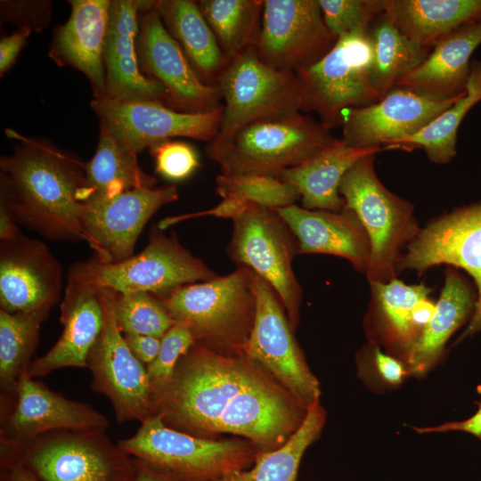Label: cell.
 <instances>
[{"mask_svg": "<svg viewBox=\"0 0 481 481\" xmlns=\"http://www.w3.org/2000/svg\"><path fill=\"white\" fill-rule=\"evenodd\" d=\"M372 46L368 32L337 39L313 65L298 71L301 110L314 112L330 130L341 126L344 112L378 102L371 80Z\"/></svg>", "mask_w": 481, "mask_h": 481, "instance_id": "9", "label": "cell"}, {"mask_svg": "<svg viewBox=\"0 0 481 481\" xmlns=\"http://www.w3.org/2000/svg\"><path fill=\"white\" fill-rule=\"evenodd\" d=\"M157 178L139 166L137 154L121 146L111 134L100 125L95 152L86 162L85 186L81 202L91 198H110L141 188H153Z\"/></svg>", "mask_w": 481, "mask_h": 481, "instance_id": "32", "label": "cell"}, {"mask_svg": "<svg viewBox=\"0 0 481 481\" xmlns=\"http://www.w3.org/2000/svg\"><path fill=\"white\" fill-rule=\"evenodd\" d=\"M159 298L174 322L190 330L195 344L243 355L257 304L255 273L249 268L238 266L229 274L180 286Z\"/></svg>", "mask_w": 481, "mask_h": 481, "instance_id": "3", "label": "cell"}, {"mask_svg": "<svg viewBox=\"0 0 481 481\" xmlns=\"http://www.w3.org/2000/svg\"><path fill=\"white\" fill-rule=\"evenodd\" d=\"M133 355L143 364L148 365L158 355L161 338L138 334H123Z\"/></svg>", "mask_w": 481, "mask_h": 481, "instance_id": "47", "label": "cell"}, {"mask_svg": "<svg viewBox=\"0 0 481 481\" xmlns=\"http://www.w3.org/2000/svg\"><path fill=\"white\" fill-rule=\"evenodd\" d=\"M118 444L176 481H214L245 469L257 455L246 443L195 436L167 426L157 415L141 422L134 436Z\"/></svg>", "mask_w": 481, "mask_h": 481, "instance_id": "7", "label": "cell"}, {"mask_svg": "<svg viewBox=\"0 0 481 481\" xmlns=\"http://www.w3.org/2000/svg\"><path fill=\"white\" fill-rule=\"evenodd\" d=\"M477 404L478 409L476 413L465 420L446 422L435 427L414 428V430L419 434L463 431L481 439V401L477 402Z\"/></svg>", "mask_w": 481, "mask_h": 481, "instance_id": "48", "label": "cell"}, {"mask_svg": "<svg viewBox=\"0 0 481 481\" xmlns=\"http://www.w3.org/2000/svg\"><path fill=\"white\" fill-rule=\"evenodd\" d=\"M32 29L27 27L19 28L16 31L0 40V76L9 71L20 51L25 46Z\"/></svg>", "mask_w": 481, "mask_h": 481, "instance_id": "45", "label": "cell"}, {"mask_svg": "<svg viewBox=\"0 0 481 481\" xmlns=\"http://www.w3.org/2000/svg\"><path fill=\"white\" fill-rule=\"evenodd\" d=\"M68 276L117 293L145 291L162 297L180 286L210 281L218 275L184 248L175 234L167 236L154 224L140 253L113 264H103L93 255L75 262Z\"/></svg>", "mask_w": 481, "mask_h": 481, "instance_id": "8", "label": "cell"}, {"mask_svg": "<svg viewBox=\"0 0 481 481\" xmlns=\"http://www.w3.org/2000/svg\"><path fill=\"white\" fill-rule=\"evenodd\" d=\"M385 12L409 39L431 48L449 33L481 20V0H385Z\"/></svg>", "mask_w": 481, "mask_h": 481, "instance_id": "29", "label": "cell"}, {"mask_svg": "<svg viewBox=\"0 0 481 481\" xmlns=\"http://www.w3.org/2000/svg\"><path fill=\"white\" fill-rule=\"evenodd\" d=\"M1 410V444L24 443L55 430H106L108 419L88 404L70 400L23 373Z\"/></svg>", "mask_w": 481, "mask_h": 481, "instance_id": "20", "label": "cell"}, {"mask_svg": "<svg viewBox=\"0 0 481 481\" xmlns=\"http://www.w3.org/2000/svg\"><path fill=\"white\" fill-rule=\"evenodd\" d=\"M337 39L318 0H265L257 44L260 59L282 70L304 69L323 57Z\"/></svg>", "mask_w": 481, "mask_h": 481, "instance_id": "17", "label": "cell"}, {"mask_svg": "<svg viewBox=\"0 0 481 481\" xmlns=\"http://www.w3.org/2000/svg\"><path fill=\"white\" fill-rule=\"evenodd\" d=\"M91 108L102 125L125 149L143 150L173 139L212 141L223 118V105L206 112H181L159 101L94 99Z\"/></svg>", "mask_w": 481, "mask_h": 481, "instance_id": "14", "label": "cell"}, {"mask_svg": "<svg viewBox=\"0 0 481 481\" xmlns=\"http://www.w3.org/2000/svg\"><path fill=\"white\" fill-rule=\"evenodd\" d=\"M323 20L336 38L369 32L375 19L385 12V0H318Z\"/></svg>", "mask_w": 481, "mask_h": 481, "instance_id": "40", "label": "cell"}, {"mask_svg": "<svg viewBox=\"0 0 481 481\" xmlns=\"http://www.w3.org/2000/svg\"><path fill=\"white\" fill-rule=\"evenodd\" d=\"M178 198L175 186L165 185L88 199L82 202L81 212L86 242L103 264L124 261L135 255L137 239L151 217Z\"/></svg>", "mask_w": 481, "mask_h": 481, "instance_id": "16", "label": "cell"}, {"mask_svg": "<svg viewBox=\"0 0 481 481\" xmlns=\"http://www.w3.org/2000/svg\"><path fill=\"white\" fill-rule=\"evenodd\" d=\"M4 133L18 143L0 159V200L17 223L50 240L86 241L81 224L86 162L46 140L12 128Z\"/></svg>", "mask_w": 481, "mask_h": 481, "instance_id": "2", "label": "cell"}, {"mask_svg": "<svg viewBox=\"0 0 481 481\" xmlns=\"http://www.w3.org/2000/svg\"><path fill=\"white\" fill-rule=\"evenodd\" d=\"M440 264L463 268L477 286L475 309L461 340L481 331V204L453 211L420 229L396 269L422 273Z\"/></svg>", "mask_w": 481, "mask_h": 481, "instance_id": "18", "label": "cell"}, {"mask_svg": "<svg viewBox=\"0 0 481 481\" xmlns=\"http://www.w3.org/2000/svg\"><path fill=\"white\" fill-rule=\"evenodd\" d=\"M481 44V20L442 37L426 59L395 86L433 97L447 99L465 91L470 73V57Z\"/></svg>", "mask_w": 481, "mask_h": 481, "instance_id": "26", "label": "cell"}, {"mask_svg": "<svg viewBox=\"0 0 481 481\" xmlns=\"http://www.w3.org/2000/svg\"><path fill=\"white\" fill-rule=\"evenodd\" d=\"M155 6L165 28L178 43L200 79L216 86L230 61L197 2L158 0Z\"/></svg>", "mask_w": 481, "mask_h": 481, "instance_id": "28", "label": "cell"}, {"mask_svg": "<svg viewBox=\"0 0 481 481\" xmlns=\"http://www.w3.org/2000/svg\"><path fill=\"white\" fill-rule=\"evenodd\" d=\"M368 34L373 56L371 80L381 98L426 59L430 48L404 36L385 12L375 19Z\"/></svg>", "mask_w": 481, "mask_h": 481, "instance_id": "34", "label": "cell"}, {"mask_svg": "<svg viewBox=\"0 0 481 481\" xmlns=\"http://www.w3.org/2000/svg\"><path fill=\"white\" fill-rule=\"evenodd\" d=\"M138 15L139 0H111L103 53L104 98L165 103L167 93L163 86L140 69L136 51Z\"/></svg>", "mask_w": 481, "mask_h": 481, "instance_id": "24", "label": "cell"}, {"mask_svg": "<svg viewBox=\"0 0 481 481\" xmlns=\"http://www.w3.org/2000/svg\"><path fill=\"white\" fill-rule=\"evenodd\" d=\"M216 86L224 104L221 126L213 140H223L253 121L301 110L297 74L264 62L256 46L232 60Z\"/></svg>", "mask_w": 481, "mask_h": 481, "instance_id": "10", "label": "cell"}, {"mask_svg": "<svg viewBox=\"0 0 481 481\" xmlns=\"http://www.w3.org/2000/svg\"><path fill=\"white\" fill-rule=\"evenodd\" d=\"M216 192L224 198H238L258 207L277 210L300 200L298 190L277 176L266 175H226L216 178Z\"/></svg>", "mask_w": 481, "mask_h": 481, "instance_id": "38", "label": "cell"}, {"mask_svg": "<svg viewBox=\"0 0 481 481\" xmlns=\"http://www.w3.org/2000/svg\"><path fill=\"white\" fill-rule=\"evenodd\" d=\"M61 287V265L45 242L22 233L0 240L1 310L48 314Z\"/></svg>", "mask_w": 481, "mask_h": 481, "instance_id": "21", "label": "cell"}, {"mask_svg": "<svg viewBox=\"0 0 481 481\" xmlns=\"http://www.w3.org/2000/svg\"><path fill=\"white\" fill-rule=\"evenodd\" d=\"M133 461L135 469V481H176L157 471L140 460L133 458Z\"/></svg>", "mask_w": 481, "mask_h": 481, "instance_id": "50", "label": "cell"}, {"mask_svg": "<svg viewBox=\"0 0 481 481\" xmlns=\"http://www.w3.org/2000/svg\"><path fill=\"white\" fill-rule=\"evenodd\" d=\"M14 464L37 481H135L133 458L105 430H55L1 444V469Z\"/></svg>", "mask_w": 481, "mask_h": 481, "instance_id": "5", "label": "cell"}, {"mask_svg": "<svg viewBox=\"0 0 481 481\" xmlns=\"http://www.w3.org/2000/svg\"><path fill=\"white\" fill-rule=\"evenodd\" d=\"M463 93L442 99L395 86L378 102L344 112L341 139L356 148L384 147L421 131Z\"/></svg>", "mask_w": 481, "mask_h": 481, "instance_id": "19", "label": "cell"}, {"mask_svg": "<svg viewBox=\"0 0 481 481\" xmlns=\"http://www.w3.org/2000/svg\"><path fill=\"white\" fill-rule=\"evenodd\" d=\"M115 316L123 334L162 338L175 324L164 302L145 291L115 294Z\"/></svg>", "mask_w": 481, "mask_h": 481, "instance_id": "39", "label": "cell"}, {"mask_svg": "<svg viewBox=\"0 0 481 481\" xmlns=\"http://www.w3.org/2000/svg\"><path fill=\"white\" fill-rule=\"evenodd\" d=\"M335 140L320 121L298 112L253 121L223 140L208 142L206 151L222 174L277 176Z\"/></svg>", "mask_w": 481, "mask_h": 481, "instance_id": "4", "label": "cell"}, {"mask_svg": "<svg viewBox=\"0 0 481 481\" xmlns=\"http://www.w3.org/2000/svg\"><path fill=\"white\" fill-rule=\"evenodd\" d=\"M197 4L229 61L257 46L263 0H200Z\"/></svg>", "mask_w": 481, "mask_h": 481, "instance_id": "36", "label": "cell"}, {"mask_svg": "<svg viewBox=\"0 0 481 481\" xmlns=\"http://www.w3.org/2000/svg\"><path fill=\"white\" fill-rule=\"evenodd\" d=\"M149 151L154 159L156 173L168 181L185 180L200 166L195 149L183 141L166 140Z\"/></svg>", "mask_w": 481, "mask_h": 481, "instance_id": "42", "label": "cell"}, {"mask_svg": "<svg viewBox=\"0 0 481 481\" xmlns=\"http://www.w3.org/2000/svg\"><path fill=\"white\" fill-rule=\"evenodd\" d=\"M103 323L91 347L86 368L92 373L91 388L110 402L118 422L152 416V390L146 368L129 349L115 316V294L101 288Z\"/></svg>", "mask_w": 481, "mask_h": 481, "instance_id": "12", "label": "cell"}, {"mask_svg": "<svg viewBox=\"0 0 481 481\" xmlns=\"http://www.w3.org/2000/svg\"><path fill=\"white\" fill-rule=\"evenodd\" d=\"M1 481H37L34 476L23 466L14 464L1 469Z\"/></svg>", "mask_w": 481, "mask_h": 481, "instance_id": "51", "label": "cell"}, {"mask_svg": "<svg viewBox=\"0 0 481 481\" xmlns=\"http://www.w3.org/2000/svg\"><path fill=\"white\" fill-rule=\"evenodd\" d=\"M249 204L250 203L238 198H224L219 204L208 210L166 216L159 222L158 226L164 231L167 227L177 223L204 216H213L216 217L231 218L234 220L249 207Z\"/></svg>", "mask_w": 481, "mask_h": 481, "instance_id": "44", "label": "cell"}, {"mask_svg": "<svg viewBox=\"0 0 481 481\" xmlns=\"http://www.w3.org/2000/svg\"><path fill=\"white\" fill-rule=\"evenodd\" d=\"M60 309L62 332L51 349L31 362L27 371L31 378L61 368H86L88 353L103 323L99 287L68 276Z\"/></svg>", "mask_w": 481, "mask_h": 481, "instance_id": "23", "label": "cell"}, {"mask_svg": "<svg viewBox=\"0 0 481 481\" xmlns=\"http://www.w3.org/2000/svg\"><path fill=\"white\" fill-rule=\"evenodd\" d=\"M382 151L383 147L356 148L336 139L314 157L283 170L277 177L298 190L303 208L339 212L346 207L339 193L346 173L360 159Z\"/></svg>", "mask_w": 481, "mask_h": 481, "instance_id": "27", "label": "cell"}, {"mask_svg": "<svg viewBox=\"0 0 481 481\" xmlns=\"http://www.w3.org/2000/svg\"><path fill=\"white\" fill-rule=\"evenodd\" d=\"M194 344L190 330L180 323L175 322L164 334L157 357L145 367L152 395L169 381L179 360Z\"/></svg>", "mask_w": 481, "mask_h": 481, "instance_id": "41", "label": "cell"}, {"mask_svg": "<svg viewBox=\"0 0 481 481\" xmlns=\"http://www.w3.org/2000/svg\"><path fill=\"white\" fill-rule=\"evenodd\" d=\"M53 3L45 0H4L0 2L1 21L14 22L19 28H29L37 33L43 31L52 17Z\"/></svg>", "mask_w": 481, "mask_h": 481, "instance_id": "43", "label": "cell"}, {"mask_svg": "<svg viewBox=\"0 0 481 481\" xmlns=\"http://www.w3.org/2000/svg\"><path fill=\"white\" fill-rule=\"evenodd\" d=\"M475 297L454 270L445 273V282L433 316L406 354L410 374L422 376L439 360L445 343L475 309Z\"/></svg>", "mask_w": 481, "mask_h": 481, "instance_id": "30", "label": "cell"}, {"mask_svg": "<svg viewBox=\"0 0 481 481\" xmlns=\"http://www.w3.org/2000/svg\"><path fill=\"white\" fill-rule=\"evenodd\" d=\"M233 221L228 255L268 282L279 296L291 327L298 324L302 289L293 272L298 240L276 210L254 204Z\"/></svg>", "mask_w": 481, "mask_h": 481, "instance_id": "11", "label": "cell"}, {"mask_svg": "<svg viewBox=\"0 0 481 481\" xmlns=\"http://www.w3.org/2000/svg\"><path fill=\"white\" fill-rule=\"evenodd\" d=\"M367 155L346 173L339 193L362 223L369 237L371 253L366 275L371 282L395 278L401 250L419 232L413 205L387 190L374 169V157Z\"/></svg>", "mask_w": 481, "mask_h": 481, "instance_id": "6", "label": "cell"}, {"mask_svg": "<svg viewBox=\"0 0 481 481\" xmlns=\"http://www.w3.org/2000/svg\"><path fill=\"white\" fill-rule=\"evenodd\" d=\"M21 234L12 212L6 203L0 200V240L17 238Z\"/></svg>", "mask_w": 481, "mask_h": 481, "instance_id": "49", "label": "cell"}, {"mask_svg": "<svg viewBox=\"0 0 481 481\" xmlns=\"http://www.w3.org/2000/svg\"><path fill=\"white\" fill-rule=\"evenodd\" d=\"M256 314L243 355L265 369L301 405L319 402L320 385L291 331L285 308L272 286L255 273Z\"/></svg>", "mask_w": 481, "mask_h": 481, "instance_id": "13", "label": "cell"}, {"mask_svg": "<svg viewBox=\"0 0 481 481\" xmlns=\"http://www.w3.org/2000/svg\"><path fill=\"white\" fill-rule=\"evenodd\" d=\"M67 21L53 35L48 56L60 67H71L88 79L94 99L106 96L103 53L111 0H69Z\"/></svg>", "mask_w": 481, "mask_h": 481, "instance_id": "22", "label": "cell"}, {"mask_svg": "<svg viewBox=\"0 0 481 481\" xmlns=\"http://www.w3.org/2000/svg\"><path fill=\"white\" fill-rule=\"evenodd\" d=\"M325 412L319 402L306 409L298 428L280 447L257 454L249 470H239L214 481H296L306 448L319 436Z\"/></svg>", "mask_w": 481, "mask_h": 481, "instance_id": "35", "label": "cell"}, {"mask_svg": "<svg viewBox=\"0 0 481 481\" xmlns=\"http://www.w3.org/2000/svg\"><path fill=\"white\" fill-rule=\"evenodd\" d=\"M373 357L379 376L390 385L401 384L410 374L401 361L383 353L379 348H375Z\"/></svg>", "mask_w": 481, "mask_h": 481, "instance_id": "46", "label": "cell"}, {"mask_svg": "<svg viewBox=\"0 0 481 481\" xmlns=\"http://www.w3.org/2000/svg\"><path fill=\"white\" fill-rule=\"evenodd\" d=\"M136 51L142 73L166 90L165 104L189 113L210 111L219 106L216 86L198 76L178 43L164 26L155 1L139 0Z\"/></svg>", "mask_w": 481, "mask_h": 481, "instance_id": "15", "label": "cell"}, {"mask_svg": "<svg viewBox=\"0 0 481 481\" xmlns=\"http://www.w3.org/2000/svg\"><path fill=\"white\" fill-rule=\"evenodd\" d=\"M375 310L388 340L406 354L430 322L436 303L432 289L424 284L407 285L394 278L387 282H371Z\"/></svg>", "mask_w": 481, "mask_h": 481, "instance_id": "31", "label": "cell"}, {"mask_svg": "<svg viewBox=\"0 0 481 481\" xmlns=\"http://www.w3.org/2000/svg\"><path fill=\"white\" fill-rule=\"evenodd\" d=\"M481 101V61H473L464 93L414 135L384 146V150L421 149L434 163L450 162L457 153V133L469 110Z\"/></svg>", "mask_w": 481, "mask_h": 481, "instance_id": "33", "label": "cell"}, {"mask_svg": "<svg viewBox=\"0 0 481 481\" xmlns=\"http://www.w3.org/2000/svg\"><path fill=\"white\" fill-rule=\"evenodd\" d=\"M258 368L244 355L194 344L153 393L152 415L195 436L232 433L274 450L298 428L306 408Z\"/></svg>", "mask_w": 481, "mask_h": 481, "instance_id": "1", "label": "cell"}, {"mask_svg": "<svg viewBox=\"0 0 481 481\" xmlns=\"http://www.w3.org/2000/svg\"><path fill=\"white\" fill-rule=\"evenodd\" d=\"M47 316L0 309V386L4 398L14 397L17 383L32 362L40 327Z\"/></svg>", "mask_w": 481, "mask_h": 481, "instance_id": "37", "label": "cell"}, {"mask_svg": "<svg viewBox=\"0 0 481 481\" xmlns=\"http://www.w3.org/2000/svg\"><path fill=\"white\" fill-rule=\"evenodd\" d=\"M295 235L298 254H327L347 259L366 273L371 253L369 237L348 208L339 212L307 209L297 204L276 210Z\"/></svg>", "mask_w": 481, "mask_h": 481, "instance_id": "25", "label": "cell"}]
</instances>
